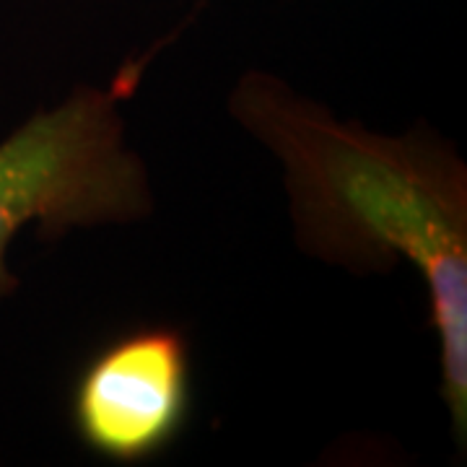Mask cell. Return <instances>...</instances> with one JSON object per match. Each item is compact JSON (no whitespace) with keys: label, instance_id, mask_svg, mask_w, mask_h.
<instances>
[{"label":"cell","instance_id":"obj_1","mask_svg":"<svg viewBox=\"0 0 467 467\" xmlns=\"http://www.w3.org/2000/svg\"><path fill=\"white\" fill-rule=\"evenodd\" d=\"M229 115L284 169L296 244L356 275L402 263L423 275L439 335L441 400L467 439V167L431 128L371 133L265 70H247Z\"/></svg>","mask_w":467,"mask_h":467},{"label":"cell","instance_id":"obj_2","mask_svg":"<svg viewBox=\"0 0 467 467\" xmlns=\"http://www.w3.org/2000/svg\"><path fill=\"white\" fill-rule=\"evenodd\" d=\"M122 101L112 86L81 84L0 140V301L21 285L8 250L26 226L60 239L153 211L149 169L125 138Z\"/></svg>","mask_w":467,"mask_h":467},{"label":"cell","instance_id":"obj_3","mask_svg":"<svg viewBox=\"0 0 467 467\" xmlns=\"http://www.w3.org/2000/svg\"><path fill=\"white\" fill-rule=\"evenodd\" d=\"M192 402L190 343L174 327H140L99 348L70 392V420L86 450L143 462L182 434Z\"/></svg>","mask_w":467,"mask_h":467}]
</instances>
